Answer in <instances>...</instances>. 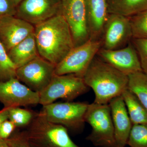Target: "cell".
<instances>
[{"label": "cell", "instance_id": "6da1fadb", "mask_svg": "<svg viewBox=\"0 0 147 147\" xmlns=\"http://www.w3.org/2000/svg\"><path fill=\"white\" fill-rule=\"evenodd\" d=\"M34 34L39 56L55 65L74 47L71 31L61 14L35 26Z\"/></svg>", "mask_w": 147, "mask_h": 147}, {"label": "cell", "instance_id": "7a4b0ae2", "mask_svg": "<svg viewBox=\"0 0 147 147\" xmlns=\"http://www.w3.org/2000/svg\"><path fill=\"white\" fill-rule=\"evenodd\" d=\"M86 85L94 92V103L109 104L127 89L128 76L95 57L84 77Z\"/></svg>", "mask_w": 147, "mask_h": 147}, {"label": "cell", "instance_id": "3957f363", "mask_svg": "<svg viewBox=\"0 0 147 147\" xmlns=\"http://www.w3.org/2000/svg\"><path fill=\"white\" fill-rule=\"evenodd\" d=\"M85 120L92 128L88 141L96 147H117L109 104H89Z\"/></svg>", "mask_w": 147, "mask_h": 147}, {"label": "cell", "instance_id": "277c9868", "mask_svg": "<svg viewBox=\"0 0 147 147\" xmlns=\"http://www.w3.org/2000/svg\"><path fill=\"white\" fill-rule=\"evenodd\" d=\"M89 88L84 78L73 74H55L49 85L39 93V104H50L58 99L71 101L84 94Z\"/></svg>", "mask_w": 147, "mask_h": 147}, {"label": "cell", "instance_id": "5b68a950", "mask_svg": "<svg viewBox=\"0 0 147 147\" xmlns=\"http://www.w3.org/2000/svg\"><path fill=\"white\" fill-rule=\"evenodd\" d=\"M101 47V40L91 39L74 47L55 66V74H73L83 78L90 64Z\"/></svg>", "mask_w": 147, "mask_h": 147}, {"label": "cell", "instance_id": "8992f818", "mask_svg": "<svg viewBox=\"0 0 147 147\" xmlns=\"http://www.w3.org/2000/svg\"><path fill=\"white\" fill-rule=\"evenodd\" d=\"M89 104L85 102H53L42 106L40 112L49 121L76 130L84 127Z\"/></svg>", "mask_w": 147, "mask_h": 147}, {"label": "cell", "instance_id": "52a82bcc", "mask_svg": "<svg viewBox=\"0 0 147 147\" xmlns=\"http://www.w3.org/2000/svg\"><path fill=\"white\" fill-rule=\"evenodd\" d=\"M55 66L39 56L17 68L16 78L32 90L40 93L53 79Z\"/></svg>", "mask_w": 147, "mask_h": 147}, {"label": "cell", "instance_id": "ba28073f", "mask_svg": "<svg viewBox=\"0 0 147 147\" xmlns=\"http://www.w3.org/2000/svg\"><path fill=\"white\" fill-rule=\"evenodd\" d=\"M61 15L71 31L74 47L90 39L85 0H61Z\"/></svg>", "mask_w": 147, "mask_h": 147}, {"label": "cell", "instance_id": "9c48e42d", "mask_svg": "<svg viewBox=\"0 0 147 147\" xmlns=\"http://www.w3.org/2000/svg\"><path fill=\"white\" fill-rule=\"evenodd\" d=\"M61 0H23L15 16L35 26L61 14Z\"/></svg>", "mask_w": 147, "mask_h": 147}, {"label": "cell", "instance_id": "30bf717a", "mask_svg": "<svg viewBox=\"0 0 147 147\" xmlns=\"http://www.w3.org/2000/svg\"><path fill=\"white\" fill-rule=\"evenodd\" d=\"M102 48L116 50L125 47L132 39V33L129 17L109 14L103 29Z\"/></svg>", "mask_w": 147, "mask_h": 147}, {"label": "cell", "instance_id": "8fae6325", "mask_svg": "<svg viewBox=\"0 0 147 147\" xmlns=\"http://www.w3.org/2000/svg\"><path fill=\"white\" fill-rule=\"evenodd\" d=\"M39 93L34 91L17 78L0 82V102L10 108L39 104Z\"/></svg>", "mask_w": 147, "mask_h": 147}, {"label": "cell", "instance_id": "7c38bea8", "mask_svg": "<svg viewBox=\"0 0 147 147\" xmlns=\"http://www.w3.org/2000/svg\"><path fill=\"white\" fill-rule=\"evenodd\" d=\"M102 61L129 76L143 71L139 56L132 43L116 50H106L101 47L97 54Z\"/></svg>", "mask_w": 147, "mask_h": 147}, {"label": "cell", "instance_id": "4fadbf2b", "mask_svg": "<svg viewBox=\"0 0 147 147\" xmlns=\"http://www.w3.org/2000/svg\"><path fill=\"white\" fill-rule=\"evenodd\" d=\"M34 26L15 16L0 18V41L8 52L34 33Z\"/></svg>", "mask_w": 147, "mask_h": 147}, {"label": "cell", "instance_id": "5bb4252c", "mask_svg": "<svg viewBox=\"0 0 147 147\" xmlns=\"http://www.w3.org/2000/svg\"><path fill=\"white\" fill-rule=\"evenodd\" d=\"M111 110L117 147H125L132 124L122 96L113 98L109 103Z\"/></svg>", "mask_w": 147, "mask_h": 147}, {"label": "cell", "instance_id": "9a60e30c", "mask_svg": "<svg viewBox=\"0 0 147 147\" xmlns=\"http://www.w3.org/2000/svg\"><path fill=\"white\" fill-rule=\"evenodd\" d=\"M90 39L101 40L110 13L106 0H85Z\"/></svg>", "mask_w": 147, "mask_h": 147}, {"label": "cell", "instance_id": "2e32d148", "mask_svg": "<svg viewBox=\"0 0 147 147\" xmlns=\"http://www.w3.org/2000/svg\"><path fill=\"white\" fill-rule=\"evenodd\" d=\"M7 53L17 68L39 57L34 33L11 48Z\"/></svg>", "mask_w": 147, "mask_h": 147}, {"label": "cell", "instance_id": "e0dca14e", "mask_svg": "<svg viewBox=\"0 0 147 147\" xmlns=\"http://www.w3.org/2000/svg\"><path fill=\"white\" fill-rule=\"evenodd\" d=\"M110 14L130 17L147 9V0H106Z\"/></svg>", "mask_w": 147, "mask_h": 147}, {"label": "cell", "instance_id": "ac0fdd59", "mask_svg": "<svg viewBox=\"0 0 147 147\" xmlns=\"http://www.w3.org/2000/svg\"><path fill=\"white\" fill-rule=\"evenodd\" d=\"M121 96L132 125L147 123V109L137 96L128 89Z\"/></svg>", "mask_w": 147, "mask_h": 147}, {"label": "cell", "instance_id": "d6986e66", "mask_svg": "<svg viewBox=\"0 0 147 147\" xmlns=\"http://www.w3.org/2000/svg\"><path fill=\"white\" fill-rule=\"evenodd\" d=\"M127 89L138 98L147 109V74L143 71L128 76Z\"/></svg>", "mask_w": 147, "mask_h": 147}, {"label": "cell", "instance_id": "ffe728a7", "mask_svg": "<svg viewBox=\"0 0 147 147\" xmlns=\"http://www.w3.org/2000/svg\"><path fill=\"white\" fill-rule=\"evenodd\" d=\"M16 69L9 57L5 47L0 41V82L16 78Z\"/></svg>", "mask_w": 147, "mask_h": 147}, {"label": "cell", "instance_id": "44dd1931", "mask_svg": "<svg viewBox=\"0 0 147 147\" xmlns=\"http://www.w3.org/2000/svg\"><path fill=\"white\" fill-rule=\"evenodd\" d=\"M127 144L130 147H147V123L132 125Z\"/></svg>", "mask_w": 147, "mask_h": 147}, {"label": "cell", "instance_id": "7402d4cb", "mask_svg": "<svg viewBox=\"0 0 147 147\" xmlns=\"http://www.w3.org/2000/svg\"><path fill=\"white\" fill-rule=\"evenodd\" d=\"M129 18L132 38H147V9Z\"/></svg>", "mask_w": 147, "mask_h": 147}, {"label": "cell", "instance_id": "603a6c76", "mask_svg": "<svg viewBox=\"0 0 147 147\" xmlns=\"http://www.w3.org/2000/svg\"><path fill=\"white\" fill-rule=\"evenodd\" d=\"M35 115L30 110L19 107L9 108V119L16 127L26 126L31 122Z\"/></svg>", "mask_w": 147, "mask_h": 147}, {"label": "cell", "instance_id": "cb8c5ba5", "mask_svg": "<svg viewBox=\"0 0 147 147\" xmlns=\"http://www.w3.org/2000/svg\"><path fill=\"white\" fill-rule=\"evenodd\" d=\"M132 44L139 56L142 71L147 74V38H132Z\"/></svg>", "mask_w": 147, "mask_h": 147}, {"label": "cell", "instance_id": "d4e9b609", "mask_svg": "<svg viewBox=\"0 0 147 147\" xmlns=\"http://www.w3.org/2000/svg\"><path fill=\"white\" fill-rule=\"evenodd\" d=\"M16 7L11 0H0V18L7 16H15Z\"/></svg>", "mask_w": 147, "mask_h": 147}, {"label": "cell", "instance_id": "484cf974", "mask_svg": "<svg viewBox=\"0 0 147 147\" xmlns=\"http://www.w3.org/2000/svg\"><path fill=\"white\" fill-rule=\"evenodd\" d=\"M16 126L9 120H7L0 126V139L6 140L9 138Z\"/></svg>", "mask_w": 147, "mask_h": 147}, {"label": "cell", "instance_id": "4316f807", "mask_svg": "<svg viewBox=\"0 0 147 147\" xmlns=\"http://www.w3.org/2000/svg\"><path fill=\"white\" fill-rule=\"evenodd\" d=\"M11 147H30L27 140L24 137H15L10 140H5Z\"/></svg>", "mask_w": 147, "mask_h": 147}, {"label": "cell", "instance_id": "83f0119b", "mask_svg": "<svg viewBox=\"0 0 147 147\" xmlns=\"http://www.w3.org/2000/svg\"><path fill=\"white\" fill-rule=\"evenodd\" d=\"M9 119V108H4L0 110V126L5 121Z\"/></svg>", "mask_w": 147, "mask_h": 147}, {"label": "cell", "instance_id": "f1b7e54d", "mask_svg": "<svg viewBox=\"0 0 147 147\" xmlns=\"http://www.w3.org/2000/svg\"><path fill=\"white\" fill-rule=\"evenodd\" d=\"M0 147H11L5 140L0 139Z\"/></svg>", "mask_w": 147, "mask_h": 147}, {"label": "cell", "instance_id": "f546056e", "mask_svg": "<svg viewBox=\"0 0 147 147\" xmlns=\"http://www.w3.org/2000/svg\"><path fill=\"white\" fill-rule=\"evenodd\" d=\"M23 1V0H11V1L13 2L16 7L17 6V5Z\"/></svg>", "mask_w": 147, "mask_h": 147}]
</instances>
